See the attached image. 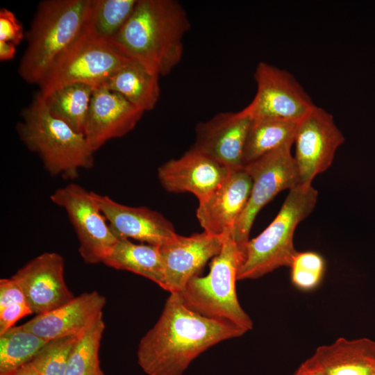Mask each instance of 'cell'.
<instances>
[{"instance_id": "11", "label": "cell", "mask_w": 375, "mask_h": 375, "mask_svg": "<svg viewBox=\"0 0 375 375\" xmlns=\"http://www.w3.org/2000/svg\"><path fill=\"white\" fill-rule=\"evenodd\" d=\"M344 142L333 115L315 105L297 122L294 140L300 184L310 185L316 176L328 169Z\"/></svg>"}, {"instance_id": "19", "label": "cell", "mask_w": 375, "mask_h": 375, "mask_svg": "<svg viewBox=\"0 0 375 375\" xmlns=\"http://www.w3.org/2000/svg\"><path fill=\"white\" fill-rule=\"evenodd\" d=\"M106 302L105 297L97 291L85 292L53 310L36 315L22 326L49 341L80 335L103 312Z\"/></svg>"}, {"instance_id": "1", "label": "cell", "mask_w": 375, "mask_h": 375, "mask_svg": "<svg viewBox=\"0 0 375 375\" xmlns=\"http://www.w3.org/2000/svg\"><path fill=\"white\" fill-rule=\"evenodd\" d=\"M247 333L188 308L170 293L155 325L142 338L138 362L149 375H182L190 362L211 347Z\"/></svg>"}, {"instance_id": "18", "label": "cell", "mask_w": 375, "mask_h": 375, "mask_svg": "<svg viewBox=\"0 0 375 375\" xmlns=\"http://www.w3.org/2000/svg\"><path fill=\"white\" fill-rule=\"evenodd\" d=\"M144 112L117 92L104 87L94 88L84 135L95 151L108 140L131 131Z\"/></svg>"}, {"instance_id": "27", "label": "cell", "mask_w": 375, "mask_h": 375, "mask_svg": "<svg viewBox=\"0 0 375 375\" xmlns=\"http://www.w3.org/2000/svg\"><path fill=\"white\" fill-rule=\"evenodd\" d=\"M138 0H94L90 30L102 38L114 39L132 15Z\"/></svg>"}, {"instance_id": "33", "label": "cell", "mask_w": 375, "mask_h": 375, "mask_svg": "<svg viewBox=\"0 0 375 375\" xmlns=\"http://www.w3.org/2000/svg\"><path fill=\"white\" fill-rule=\"evenodd\" d=\"M9 375H41L36 369L31 365V362H28L14 372L11 373Z\"/></svg>"}, {"instance_id": "2", "label": "cell", "mask_w": 375, "mask_h": 375, "mask_svg": "<svg viewBox=\"0 0 375 375\" xmlns=\"http://www.w3.org/2000/svg\"><path fill=\"white\" fill-rule=\"evenodd\" d=\"M190 28L187 12L178 1L138 0L114 40L148 71L165 76L181 60L183 38Z\"/></svg>"}, {"instance_id": "6", "label": "cell", "mask_w": 375, "mask_h": 375, "mask_svg": "<svg viewBox=\"0 0 375 375\" xmlns=\"http://www.w3.org/2000/svg\"><path fill=\"white\" fill-rule=\"evenodd\" d=\"M243 257L244 248L233 236L225 238L209 273L193 277L178 293L184 303L204 317L234 324L246 332L251 330L253 322L241 307L235 290Z\"/></svg>"}, {"instance_id": "7", "label": "cell", "mask_w": 375, "mask_h": 375, "mask_svg": "<svg viewBox=\"0 0 375 375\" xmlns=\"http://www.w3.org/2000/svg\"><path fill=\"white\" fill-rule=\"evenodd\" d=\"M133 59L114 39L99 36L89 25L38 84L44 98L63 86L82 83L97 88Z\"/></svg>"}, {"instance_id": "12", "label": "cell", "mask_w": 375, "mask_h": 375, "mask_svg": "<svg viewBox=\"0 0 375 375\" xmlns=\"http://www.w3.org/2000/svg\"><path fill=\"white\" fill-rule=\"evenodd\" d=\"M65 261L59 253H43L20 268L12 276L22 288L33 313L44 314L74 297L66 285Z\"/></svg>"}, {"instance_id": "21", "label": "cell", "mask_w": 375, "mask_h": 375, "mask_svg": "<svg viewBox=\"0 0 375 375\" xmlns=\"http://www.w3.org/2000/svg\"><path fill=\"white\" fill-rule=\"evenodd\" d=\"M103 263L142 276L165 288L163 261L158 246L135 244L128 239L119 238Z\"/></svg>"}, {"instance_id": "4", "label": "cell", "mask_w": 375, "mask_h": 375, "mask_svg": "<svg viewBox=\"0 0 375 375\" xmlns=\"http://www.w3.org/2000/svg\"><path fill=\"white\" fill-rule=\"evenodd\" d=\"M17 130L21 140L40 156L51 176L74 179L79 169L94 165V151L85 135L52 116L39 93L22 110Z\"/></svg>"}, {"instance_id": "31", "label": "cell", "mask_w": 375, "mask_h": 375, "mask_svg": "<svg viewBox=\"0 0 375 375\" xmlns=\"http://www.w3.org/2000/svg\"><path fill=\"white\" fill-rule=\"evenodd\" d=\"M294 375H326L312 356L304 361Z\"/></svg>"}, {"instance_id": "15", "label": "cell", "mask_w": 375, "mask_h": 375, "mask_svg": "<svg viewBox=\"0 0 375 375\" xmlns=\"http://www.w3.org/2000/svg\"><path fill=\"white\" fill-rule=\"evenodd\" d=\"M251 118L241 110L224 112L199 123L192 147L231 170L243 167V153Z\"/></svg>"}, {"instance_id": "3", "label": "cell", "mask_w": 375, "mask_h": 375, "mask_svg": "<svg viewBox=\"0 0 375 375\" xmlns=\"http://www.w3.org/2000/svg\"><path fill=\"white\" fill-rule=\"evenodd\" d=\"M93 4L94 0H44L38 3L18 68L24 81L40 83L85 31Z\"/></svg>"}, {"instance_id": "29", "label": "cell", "mask_w": 375, "mask_h": 375, "mask_svg": "<svg viewBox=\"0 0 375 375\" xmlns=\"http://www.w3.org/2000/svg\"><path fill=\"white\" fill-rule=\"evenodd\" d=\"M291 281L299 290L308 291L321 283L326 269L324 258L314 251L297 252L291 265Z\"/></svg>"}, {"instance_id": "13", "label": "cell", "mask_w": 375, "mask_h": 375, "mask_svg": "<svg viewBox=\"0 0 375 375\" xmlns=\"http://www.w3.org/2000/svg\"><path fill=\"white\" fill-rule=\"evenodd\" d=\"M251 188L252 179L244 167L233 170L210 195L199 202L196 215L203 231L222 238L233 236Z\"/></svg>"}, {"instance_id": "26", "label": "cell", "mask_w": 375, "mask_h": 375, "mask_svg": "<svg viewBox=\"0 0 375 375\" xmlns=\"http://www.w3.org/2000/svg\"><path fill=\"white\" fill-rule=\"evenodd\" d=\"M104 329L102 312L78 337L69 355L65 375H104L99 358Z\"/></svg>"}, {"instance_id": "14", "label": "cell", "mask_w": 375, "mask_h": 375, "mask_svg": "<svg viewBox=\"0 0 375 375\" xmlns=\"http://www.w3.org/2000/svg\"><path fill=\"white\" fill-rule=\"evenodd\" d=\"M231 170L192 147L181 157L158 167L161 185L169 192L194 194L205 200L228 176Z\"/></svg>"}, {"instance_id": "30", "label": "cell", "mask_w": 375, "mask_h": 375, "mask_svg": "<svg viewBox=\"0 0 375 375\" xmlns=\"http://www.w3.org/2000/svg\"><path fill=\"white\" fill-rule=\"evenodd\" d=\"M24 37L22 23L7 8L0 10V40L19 44Z\"/></svg>"}, {"instance_id": "32", "label": "cell", "mask_w": 375, "mask_h": 375, "mask_svg": "<svg viewBox=\"0 0 375 375\" xmlns=\"http://www.w3.org/2000/svg\"><path fill=\"white\" fill-rule=\"evenodd\" d=\"M16 53V45L10 42L0 40V60L1 61L12 59Z\"/></svg>"}, {"instance_id": "17", "label": "cell", "mask_w": 375, "mask_h": 375, "mask_svg": "<svg viewBox=\"0 0 375 375\" xmlns=\"http://www.w3.org/2000/svg\"><path fill=\"white\" fill-rule=\"evenodd\" d=\"M91 192L118 238L161 247L178 236L172 224L158 212L146 207L123 205L108 196Z\"/></svg>"}, {"instance_id": "16", "label": "cell", "mask_w": 375, "mask_h": 375, "mask_svg": "<svg viewBox=\"0 0 375 375\" xmlns=\"http://www.w3.org/2000/svg\"><path fill=\"white\" fill-rule=\"evenodd\" d=\"M224 238L203 231L178 236L159 247L165 271V290L179 293L207 262L221 251Z\"/></svg>"}, {"instance_id": "24", "label": "cell", "mask_w": 375, "mask_h": 375, "mask_svg": "<svg viewBox=\"0 0 375 375\" xmlns=\"http://www.w3.org/2000/svg\"><path fill=\"white\" fill-rule=\"evenodd\" d=\"M94 88L82 83L60 88L44 99L50 114L84 135Z\"/></svg>"}, {"instance_id": "9", "label": "cell", "mask_w": 375, "mask_h": 375, "mask_svg": "<svg viewBox=\"0 0 375 375\" xmlns=\"http://www.w3.org/2000/svg\"><path fill=\"white\" fill-rule=\"evenodd\" d=\"M51 201L65 209L79 241V253L88 264L103 262L119 238L111 230L92 192L76 183L58 188Z\"/></svg>"}, {"instance_id": "34", "label": "cell", "mask_w": 375, "mask_h": 375, "mask_svg": "<svg viewBox=\"0 0 375 375\" xmlns=\"http://www.w3.org/2000/svg\"><path fill=\"white\" fill-rule=\"evenodd\" d=\"M373 375H375V373Z\"/></svg>"}, {"instance_id": "5", "label": "cell", "mask_w": 375, "mask_h": 375, "mask_svg": "<svg viewBox=\"0 0 375 375\" xmlns=\"http://www.w3.org/2000/svg\"><path fill=\"white\" fill-rule=\"evenodd\" d=\"M317 197L312 185L299 184L290 190L274 220L245 244L237 281L258 278L281 267L290 266L297 252L294 247L295 229L313 210Z\"/></svg>"}, {"instance_id": "25", "label": "cell", "mask_w": 375, "mask_h": 375, "mask_svg": "<svg viewBox=\"0 0 375 375\" xmlns=\"http://www.w3.org/2000/svg\"><path fill=\"white\" fill-rule=\"evenodd\" d=\"M48 342L22 325L0 335V375H9L30 362Z\"/></svg>"}, {"instance_id": "28", "label": "cell", "mask_w": 375, "mask_h": 375, "mask_svg": "<svg viewBox=\"0 0 375 375\" xmlns=\"http://www.w3.org/2000/svg\"><path fill=\"white\" fill-rule=\"evenodd\" d=\"M78 336L49 340L30 362L41 375H65L70 353Z\"/></svg>"}, {"instance_id": "22", "label": "cell", "mask_w": 375, "mask_h": 375, "mask_svg": "<svg viewBox=\"0 0 375 375\" xmlns=\"http://www.w3.org/2000/svg\"><path fill=\"white\" fill-rule=\"evenodd\" d=\"M159 78L133 60L112 75L103 87L119 93L145 112L153 109L160 98Z\"/></svg>"}, {"instance_id": "20", "label": "cell", "mask_w": 375, "mask_h": 375, "mask_svg": "<svg viewBox=\"0 0 375 375\" xmlns=\"http://www.w3.org/2000/svg\"><path fill=\"white\" fill-rule=\"evenodd\" d=\"M326 375H373L375 341L369 338L337 339L318 347L312 356Z\"/></svg>"}, {"instance_id": "23", "label": "cell", "mask_w": 375, "mask_h": 375, "mask_svg": "<svg viewBox=\"0 0 375 375\" xmlns=\"http://www.w3.org/2000/svg\"><path fill=\"white\" fill-rule=\"evenodd\" d=\"M297 122L251 119L243 153V167L286 144H293Z\"/></svg>"}, {"instance_id": "8", "label": "cell", "mask_w": 375, "mask_h": 375, "mask_svg": "<svg viewBox=\"0 0 375 375\" xmlns=\"http://www.w3.org/2000/svg\"><path fill=\"white\" fill-rule=\"evenodd\" d=\"M292 146H283L244 167L252 179V188L233 234L235 241L243 248L249 240L251 228L259 211L280 192L300 184Z\"/></svg>"}, {"instance_id": "10", "label": "cell", "mask_w": 375, "mask_h": 375, "mask_svg": "<svg viewBox=\"0 0 375 375\" xmlns=\"http://www.w3.org/2000/svg\"><path fill=\"white\" fill-rule=\"evenodd\" d=\"M256 93L241 111L253 119L271 118L298 122L315 105L296 78L266 62L258 64Z\"/></svg>"}]
</instances>
